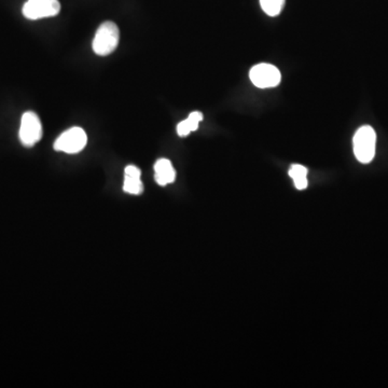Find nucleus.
<instances>
[{
    "instance_id": "obj_4",
    "label": "nucleus",
    "mask_w": 388,
    "mask_h": 388,
    "mask_svg": "<svg viewBox=\"0 0 388 388\" xmlns=\"http://www.w3.org/2000/svg\"><path fill=\"white\" fill-rule=\"evenodd\" d=\"M19 135L25 147H33L42 139V121L35 112H27L23 114Z\"/></svg>"
},
{
    "instance_id": "obj_8",
    "label": "nucleus",
    "mask_w": 388,
    "mask_h": 388,
    "mask_svg": "<svg viewBox=\"0 0 388 388\" xmlns=\"http://www.w3.org/2000/svg\"><path fill=\"white\" fill-rule=\"evenodd\" d=\"M155 182L160 186H168L176 179V170L168 159H160L155 164Z\"/></svg>"
},
{
    "instance_id": "obj_2",
    "label": "nucleus",
    "mask_w": 388,
    "mask_h": 388,
    "mask_svg": "<svg viewBox=\"0 0 388 388\" xmlns=\"http://www.w3.org/2000/svg\"><path fill=\"white\" fill-rule=\"evenodd\" d=\"M354 153L357 160L368 164L373 160L376 155V134L370 125L362 126L355 134Z\"/></svg>"
},
{
    "instance_id": "obj_7",
    "label": "nucleus",
    "mask_w": 388,
    "mask_h": 388,
    "mask_svg": "<svg viewBox=\"0 0 388 388\" xmlns=\"http://www.w3.org/2000/svg\"><path fill=\"white\" fill-rule=\"evenodd\" d=\"M124 176L123 190L126 193L139 195L143 193V184L141 182V172L135 165L126 166Z\"/></svg>"
},
{
    "instance_id": "obj_11",
    "label": "nucleus",
    "mask_w": 388,
    "mask_h": 388,
    "mask_svg": "<svg viewBox=\"0 0 388 388\" xmlns=\"http://www.w3.org/2000/svg\"><path fill=\"white\" fill-rule=\"evenodd\" d=\"M262 10L270 17H276L284 7L285 0H260Z\"/></svg>"
},
{
    "instance_id": "obj_6",
    "label": "nucleus",
    "mask_w": 388,
    "mask_h": 388,
    "mask_svg": "<svg viewBox=\"0 0 388 388\" xmlns=\"http://www.w3.org/2000/svg\"><path fill=\"white\" fill-rule=\"evenodd\" d=\"M249 78L254 85L259 89L275 87L281 82V75L275 66L262 63L254 66L250 69Z\"/></svg>"
},
{
    "instance_id": "obj_1",
    "label": "nucleus",
    "mask_w": 388,
    "mask_h": 388,
    "mask_svg": "<svg viewBox=\"0 0 388 388\" xmlns=\"http://www.w3.org/2000/svg\"><path fill=\"white\" fill-rule=\"evenodd\" d=\"M119 28L114 22L103 23L95 34L93 40V51L100 56L112 54L119 44Z\"/></svg>"
},
{
    "instance_id": "obj_5",
    "label": "nucleus",
    "mask_w": 388,
    "mask_h": 388,
    "mask_svg": "<svg viewBox=\"0 0 388 388\" xmlns=\"http://www.w3.org/2000/svg\"><path fill=\"white\" fill-rule=\"evenodd\" d=\"M22 12L28 19L55 17L61 12V3L58 0H27Z\"/></svg>"
},
{
    "instance_id": "obj_9",
    "label": "nucleus",
    "mask_w": 388,
    "mask_h": 388,
    "mask_svg": "<svg viewBox=\"0 0 388 388\" xmlns=\"http://www.w3.org/2000/svg\"><path fill=\"white\" fill-rule=\"evenodd\" d=\"M203 120V114L199 112H194L189 114L187 119L180 122L177 125V134L180 137L189 135L191 132L197 131L199 129L200 122Z\"/></svg>"
},
{
    "instance_id": "obj_10",
    "label": "nucleus",
    "mask_w": 388,
    "mask_h": 388,
    "mask_svg": "<svg viewBox=\"0 0 388 388\" xmlns=\"http://www.w3.org/2000/svg\"><path fill=\"white\" fill-rule=\"evenodd\" d=\"M289 176L294 180L297 189L304 190L308 188V168H304L303 165H291Z\"/></svg>"
},
{
    "instance_id": "obj_3",
    "label": "nucleus",
    "mask_w": 388,
    "mask_h": 388,
    "mask_svg": "<svg viewBox=\"0 0 388 388\" xmlns=\"http://www.w3.org/2000/svg\"><path fill=\"white\" fill-rule=\"evenodd\" d=\"M87 143V136L85 130L81 127H71L64 132L54 143L56 151L75 155L85 149Z\"/></svg>"
}]
</instances>
